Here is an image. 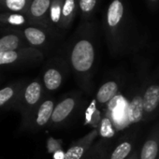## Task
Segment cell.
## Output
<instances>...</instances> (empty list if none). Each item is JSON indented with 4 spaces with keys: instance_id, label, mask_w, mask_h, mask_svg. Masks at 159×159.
Segmentation results:
<instances>
[{
    "instance_id": "cell-1",
    "label": "cell",
    "mask_w": 159,
    "mask_h": 159,
    "mask_svg": "<svg viewBox=\"0 0 159 159\" xmlns=\"http://www.w3.org/2000/svg\"><path fill=\"white\" fill-rule=\"evenodd\" d=\"M41 95L42 86L39 81H33L24 86L14 107L15 110H19L22 113L23 126L28 124L32 116V110L39 105L41 99Z\"/></svg>"
},
{
    "instance_id": "cell-2",
    "label": "cell",
    "mask_w": 159,
    "mask_h": 159,
    "mask_svg": "<svg viewBox=\"0 0 159 159\" xmlns=\"http://www.w3.org/2000/svg\"><path fill=\"white\" fill-rule=\"evenodd\" d=\"M95 59V52L92 43L88 40H80L73 48L71 63L78 71H86L91 68Z\"/></svg>"
},
{
    "instance_id": "cell-3",
    "label": "cell",
    "mask_w": 159,
    "mask_h": 159,
    "mask_svg": "<svg viewBox=\"0 0 159 159\" xmlns=\"http://www.w3.org/2000/svg\"><path fill=\"white\" fill-rule=\"evenodd\" d=\"M25 84L15 81L0 89V110L14 109Z\"/></svg>"
},
{
    "instance_id": "cell-4",
    "label": "cell",
    "mask_w": 159,
    "mask_h": 159,
    "mask_svg": "<svg viewBox=\"0 0 159 159\" xmlns=\"http://www.w3.org/2000/svg\"><path fill=\"white\" fill-rule=\"evenodd\" d=\"M32 54L28 51L18 50L0 52V67H13L25 61H28Z\"/></svg>"
},
{
    "instance_id": "cell-5",
    "label": "cell",
    "mask_w": 159,
    "mask_h": 159,
    "mask_svg": "<svg viewBox=\"0 0 159 159\" xmlns=\"http://www.w3.org/2000/svg\"><path fill=\"white\" fill-rule=\"evenodd\" d=\"M53 110H54V105L52 100L48 99L43 101L38 106L37 112L35 113L34 118L29 121V123L32 121L35 124V125L38 127L44 126L52 119Z\"/></svg>"
},
{
    "instance_id": "cell-6",
    "label": "cell",
    "mask_w": 159,
    "mask_h": 159,
    "mask_svg": "<svg viewBox=\"0 0 159 159\" xmlns=\"http://www.w3.org/2000/svg\"><path fill=\"white\" fill-rule=\"evenodd\" d=\"M109 109L111 111V115L116 123H122L128 118V106L121 96L114 97L109 104Z\"/></svg>"
},
{
    "instance_id": "cell-7",
    "label": "cell",
    "mask_w": 159,
    "mask_h": 159,
    "mask_svg": "<svg viewBox=\"0 0 159 159\" xmlns=\"http://www.w3.org/2000/svg\"><path fill=\"white\" fill-rule=\"evenodd\" d=\"M74 106H75V101L73 98H66L65 100L61 101L57 106L54 107L51 119L52 122L60 123L64 121L72 111Z\"/></svg>"
},
{
    "instance_id": "cell-8",
    "label": "cell",
    "mask_w": 159,
    "mask_h": 159,
    "mask_svg": "<svg viewBox=\"0 0 159 159\" xmlns=\"http://www.w3.org/2000/svg\"><path fill=\"white\" fill-rule=\"evenodd\" d=\"M159 104V86H150L143 97V108L147 112L153 111Z\"/></svg>"
},
{
    "instance_id": "cell-9",
    "label": "cell",
    "mask_w": 159,
    "mask_h": 159,
    "mask_svg": "<svg viewBox=\"0 0 159 159\" xmlns=\"http://www.w3.org/2000/svg\"><path fill=\"white\" fill-rule=\"evenodd\" d=\"M124 14V6L121 0H113L108 9L107 22L111 27L116 26L122 20Z\"/></svg>"
},
{
    "instance_id": "cell-10",
    "label": "cell",
    "mask_w": 159,
    "mask_h": 159,
    "mask_svg": "<svg viewBox=\"0 0 159 159\" xmlns=\"http://www.w3.org/2000/svg\"><path fill=\"white\" fill-rule=\"evenodd\" d=\"M43 84L47 90L54 91L58 89L62 84V75L55 68H49L43 75Z\"/></svg>"
},
{
    "instance_id": "cell-11",
    "label": "cell",
    "mask_w": 159,
    "mask_h": 159,
    "mask_svg": "<svg viewBox=\"0 0 159 159\" xmlns=\"http://www.w3.org/2000/svg\"><path fill=\"white\" fill-rule=\"evenodd\" d=\"M143 98L135 97L128 105V119L131 123H138L143 116Z\"/></svg>"
},
{
    "instance_id": "cell-12",
    "label": "cell",
    "mask_w": 159,
    "mask_h": 159,
    "mask_svg": "<svg viewBox=\"0 0 159 159\" xmlns=\"http://www.w3.org/2000/svg\"><path fill=\"white\" fill-rule=\"evenodd\" d=\"M21 49L20 38L14 34L6 35L0 38V52H12Z\"/></svg>"
},
{
    "instance_id": "cell-13",
    "label": "cell",
    "mask_w": 159,
    "mask_h": 159,
    "mask_svg": "<svg viewBox=\"0 0 159 159\" xmlns=\"http://www.w3.org/2000/svg\"><path fill=\"white\" fill-rule=\"evenodd\" d=\"M117 90H118V87H117L116 83L114 82L106 83L99 88L97 94V98L100 103H106L111 100L115 97Z\"/></svg>"
},
{
    "instance_id": "cell-14",
    "label": "cell",
    "mask_w": 159,
    "mask_h": 159,
    "mask_svg": "<svg viewBox=\"0 0 159 159\" xmlns=\"http://www.w3.org/2000/svg\"><path fill=\"white\" fill-rule=\"evenodd\" d=\"M25 37L27 41L34 46L42 45L46 40V35L41 30L35 27H28L25 30Z\"/></svg>"
},
{
    "instance_id": "cell-15",
    "label": "cell",
    "mask_w": 159,
    "mask_h": 159,
    "mask_svg": "<svg viewBox=\"0 0 159 159\" xmlns=\"http://www.w3.org/2000/svg\"><path fill=\"white\" fill-rule=\"evenodd\" d=\"M51 6V0H33L30 6L31 15L35 18L42 17Z\"/></svg>"
},
{
    "instance_id": "cell-16",
    "label": "cell",
    "mask_w": 159,
    "mask_h": 159,
    "mask_svg": "<svg viewBox=\"0 0 159 159\" xmlns=\"http://www.w3.org/2000/svg\"><path fill=\"white\" fill-rule=\"evenodd\" d=\"M158 152V145L154 140H148L142 147L140 159H155Z\"/></svg>"
},
{
    "instance_id": "cell-17",
    "label": "cell",
    "mask_w": 159,
    "mask_h": 159,
    "mask_svg": "<svg viewBox=\"0 0 159 159\" xmlns=\"http://www.w3.org/2000/svg\"><path fill=\"white\" fill-rule=\"evenodd\" d=\"M131 151V145L128 142L121 143L112 152L111 159H125Z\"/></svg>"
},
{
    "instance_id": "cell-18",
    "label": "cell",
    "mask_w": 159,
    "mask_h": 159,
    "mask_svg": "<svg viewBox=\"0 0 159 159\" xmlns=\"http://www.w3.org/2000/svg\"><path fill=\"white\" fill-rule=\"evenodd\" d=\"M100 134L104 138H111L114 135V130L112 128V125L108 118L103 119L101 122Z\"/></svg>"
},
{
    "instance_id": "cell-19",
    "label": "cell",
    "mask_w": 159,
    "mask_h": 159,
    "mask_svg": "<svg viewBox=\"0 0 159 159\" xmlns=\"http://www.w3.org/2000/svg\"><path fill=\"white\" fill-rule=\"evenodd\" d=\"M75 10V0H65L62 7V16L65 19L69 18Z\"/></svg>"
},
{
    "instance_id": "cell-20",
    "label": "cell",
    "mask_w": 159,
    "mask_h": 159,
    "mask_svg": "<svg viewBox=\"0 0 159 159\" xmlns=\"http://www.w3.org/2000/svg\"><path fill=\"white\" fill-rule=\"evenodd\" d=\"M84 153V148L81 146H74L66 152V159H80Z\"/></svg>"
},
{
    "instance_id": "cell-21",
    "label": "cell",
    "mask_w": 159,
    "mask_h": 159,
    "mask_svg": "<svg viewBox=\"0 0 159 159\" xmlns=\"http://www.w3.org/2000/svg\"><path fill=\"white\" fill-rule=\"evenodd\" d=\"M26 4V0H6V6L12 11H22Z\"/></svg>"
},
{
    "instance_id": "cell-22",
    "label": "cell",
    "mask_w": 159,
    "mask_h": 159,
    "mask_svg": "<svg viewBox=\"0 0 159 159\" xmlns=\"http://www.w3.org/2000/svg\"><path fill=\"white\" fill-rule=\"evenodd\" d=\"M97 0H80V8L83 12H90L94 10Z\"/></svg>"
},
{
    "instance_id": "cell-23",
    "label": "cell",
    "mask_w": 159,
    "mask_h": 159,
    "mask_svg": "<svg viewBox=\"0 0 159 159\" xmlns=\"http://www.w3.org/2000/svg\"><path fill=\"white\" fill-rule=\"evenodd\" d=\"M61 12V3L60 1H55L52 7V20L54 23H57L60 20Z\"/></svg>"
},
{
    "instance_id": "cell-24",
    "label": "cell",
    "mask_w": 159,
    "mask_h": 159,
    "mask_svg": "<svg viewBox=\"0 0 159 159\" xmlns=\"http://www.w3.org/2000/svg\"><path fill=\"white\" fill-rule=\"evenodd\" d=\"M9 23L12 25H22L25 23V19L20 15H11L9 18Z\"/></svg>"
},
{
    "instance_id": "cell-25",
    "label": "cell",
    "mask_w": 159,
    "mask_h": 159,
    "mask_svg": "<svg viewBox=\"0 0 159 159\" xmlns=\"http://www.w3.org/2000/svg\"><path fill=\"white\" fill-rule=\"evenodd\" d=\"M53 159H66V153L58 150L53 153Z\"/></svg>"
},
{
    "instance_id": "cell-26",
    "label": "cell",
    "mask_w": 159,
    "mask_h": 159,
    "mask_svg": "<svg viewBox=\"0 0 159 159\" xmlns=\"http://www.w3.org/2000/svg\"><path fill=\"white\" fill-rule=\"evenodd\" d=\"M150 1H152V2H154V1H156V0H150Z\"/></svg>"
}]
</instances>
